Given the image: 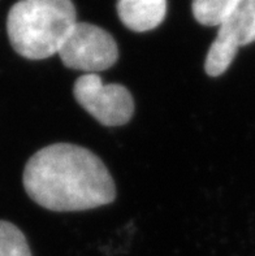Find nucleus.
Wrapping results in <instances>:
<instances>
[{
	"label": "nucleus",
	"instance_id": "7",
	"mask_svg": "<svg viewBox=\"0 0 255 256\" xmlns=\"http://www.w3.org/2000/svg\"><path fill=\"white\" fill-rule=\"evenodd\" d=\"M241 0H193L194 18L203 26H217L236 8Z\"/></svg>",
	"mask_w": 255,
	"mask_h": 256
},
{
	"label": "nucleus",
	"instance_id": "5",
	"mask_svg": "<svg viewBox=\"0 0 255 256\" xmlns=\"http://www.w3.org/2000/svg\"><path fill=\"white\" fill-rule=\"evenodd\" d=\"M255 42V0H241L219 25L217 36L211 43L204 70L210 77L224 74L239 47Z\"/></svg>",
	"mask_w": 255,
	"mask_h": 256
},
{
	"label": "nucleus",
	"instance_id": "4",
	"mask_svg": "<svg viewBox=\"0 0 255 256\" xmlns=\"http://www.w3.org/2000/svg\"><path fill=\"white\" fill-rule=\"evenodd\" d=\"M77 103L104 126H121L134 114L130 91L119 84H104L98 74H84L73 88Z\"/></svg>",
	"mask_w": 255,
	"mask_h": 256
},
{
	"label": "nucleus",
	"instance_id": "8",
	"mask_svg": "<svg viewBox=\"0 0 255 256\" xmlns=\"http://www.w3.org/2000/svg\"><path fill=\"white\" fill-rule=\"evenodd\" d=\"M0 256H32L25 236L12 222L0 220Z\"/></svg>",
	"mask_w": 255,
	"mask_h": 256
},
{
	"label": "nucleus",
	"instance_id": "2",
	"mask_svg": "<svg viewBox=\"0 0 255 256\" xmlns=\"http://www.w3.org/2000/svg\"><path fill=\"white\" fill-rule=\"evenodd\" d=\"M77 24L72 0H19L7 17V32L13 50L29 60L58 54Z\"/></svg>",
	"mask_w": 255,
	"mask_h": 256
},
{
	"label": "nucleus",
	"instance_id": "1",
	"mask_svg": "<svg viewBox=\"0 0 255 256\" xmlns=\"http://www.w3.org/2000/svg\"><path fill=\"white\" fill-rule=\"evenodd\" d=\"M23 182L37 204L55 212L86 211L116 198L115 182L103 162L72 143L37 151L24 168Z\"/></svg>",
	"mask_w": 255,
	"mask_h": 256
},
{
	"label": "nucleus",
	"instance_id": "3",
	"mask_svg": "<svg viewBox=\"0 0 255 256\" xmlns=\"http://www.w3.org/2000/svg\"><path fill=\"white\" fill-rule=\"evenodd\" d=\"M58 55L69 69L85 72V74H98V72L110 69L119 58L116 40L100 26L77 22Z\"/></svg>",
	"mask_w": 255,
	"mask_h": 256
},
{
	"label": "nucleus",
	"instance_id": "6",
	"mask_svg": "<svg viewBox=\"0 0 255 256\" xmlns=\"http://www.w3.org/2000/svg\"><path fill=\"white\" fill-rule=\"evenodd\" d=\"M120 21L132 32H145L158 28L167 14V0H117Z\"/></svg>",
	"mask_w": 255,
	"mask_h": 256
}]
</instances>
